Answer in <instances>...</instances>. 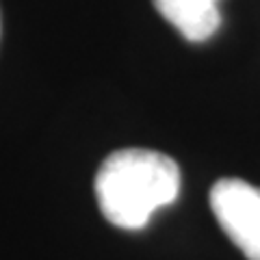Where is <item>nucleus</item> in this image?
Segmentation results:
<instances>
[{"instance_id": "2", "label": "nucleus", "mask_w": 260, "mask_h": 260, "mask_svg": "<svg viewBox=\"0 0 260 260\" xmlns=\"http://www.w3.org/2000/svg\"><path fill=\"white\" fill-rule=\"evenodd\" d=\"M210 208L221 230L247 260H260V189L241 178H223L210 189Z\"/></svg>"}, {"instance_id": "3", "label": "nucleus", "mask_w": 260, "mask_h": 260, "mask_svg": "<svg viewBox=\"0 0 260 260\" xmlns=\"http://www.w3.org/2000/svg\"><path fill=\"white\" fill-rule=\"evenodd\" d=\"M158 13L182 32L189 42L213 37L221 24L217 0H152Z\"/></svg>"}, {"instance_id": "1", "label": "nucleus", "mask_w": 260, "mask_h": 260, "mask_svg": "<svg viewBox=\"0 0 260 260\" xmlns=\"http://www.w3.org/2000/svg\"><path fill=\"white\" fill-rule=\"evenodd\" d=\"M93 189L98 206L113 225L139 230L158 208L176 202L180 169L162 152L126 148L104 158Z\"/></svg>"}]
</instances>
